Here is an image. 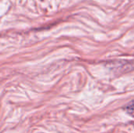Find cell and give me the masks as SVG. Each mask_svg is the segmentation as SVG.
<instances>
[{
  "mask_svg": "<svg viewBox=\"0 0 134 133\" xmlns=\"http://www.w3.org/2000/svg\"><path fill=\"white\" fill-rule=\"evenodd\" d=\"M125 110L128 112V113H130V114H132V113H133L134 112V101H132V102H130V103H128L127 105H126V107H125Z\"/></svg>",
  "mask_w": 134,
  "mask_h": 133,
  "instance_id": "1",
  "label": "cell"
}]
</instances>
